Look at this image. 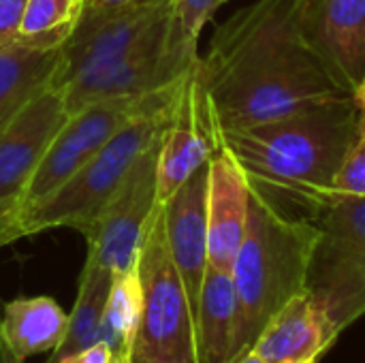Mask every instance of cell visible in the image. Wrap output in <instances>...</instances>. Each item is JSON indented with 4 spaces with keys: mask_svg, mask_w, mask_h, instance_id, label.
<instances>
[{
    "mask_svg": "<svg viewBox=\"0 0 365 363\" xmlns=\"http://www.w3.org/2000/svg\"><path fill=\"white\" fill-rule=\"evenodd\" d=\"M111 276L113 274L109 270H105L98 261L86 255L75 306L68 315L66 336L60 349L51 353L47 363H60L64 357L103 340V312L111 287Z\"/></svg>",
    "mask_w": 365,
    "mask_h": 363,
    "instance_id": "21",
    "label": "cell"
},
{
    "mask_svg": "<svg viewBox=\"0 0 365 363\" xmlns=\"http://www.w3.org/2000/svg\"><path fill=\"white\" fill-rule=\"evenodd\" d=\"M319 362H321V359H317V362H310V363H319Z\"/></svg>",
    "mask_w": 365,
    "mask_h": 363,
    "instance_id": "34",
    "label": "cell"
},
{
    "mask_svg": "<svg viewBox=\"0 0 365 363\" xmlns=\"http://www.w3.org/2000/svg\"><path fill=\"white\" fill-rule=\"evenodd\" d=\"M160 205L169 252L184 280L192 315H197L207 270V165L195 171Z\"/></svg>",
    "mask_w": 365,
    "mask_h": 363,
    "instance_id": "14",
    "label": "cell"
},
{
    "mask_svg": "<svg viewBox=\"0 0 365 363\" xmlns=\"http://www.w3.org/2000/svg\"><path fill=\"white\" fill-rule=\"evenodd\" d=\"M207 96L218 128H248L349 101L353 90L331 75H287L225 88Z\"/></svg>",
    "mask_w": 365,
    "mask_h": 363,
    "instance_id": "10",
    "label": "cell"
},
{
    "mask_svg": "<svg viewBox=\"0 0 365 363\" xmlns=\"http://www.w3.org/2000/svg\"><path fill=\"white\" fill-rule=\"evenodd\" d=\"M111 363H133V359H130V353H120V355H113Z\"/></svg>",
    "mask_w": 365,
    "mask_h": 363,
    "instance_id": "33",
    "label": "cell"
},
{
    "mask_svg": "<svg viewBox=\"0 0 365 363\" xmlns=\"http://www.w3.org/2000/svg\"><path fill=\"white\" fill-rule=\"evenodd\" d=\"M143 308V291L139 267L111 276V287L103 312V342L113 355L130 353Z\"/></svg>",
    "mask_w": 365,
    "mask_h": 363,
    "instance_id": "22",
    "label": "cell"
},
{
    "mask_svg": "<svg viewBox=\"0 0 365 363\" xmlns=\"http://www.w3.org/2000/svg\"><path fill=\"white\" fill-rule=\"evenodd\" d=\"M156 92L158 90L141 96L103 98L71 113L26 186L21 212L47 199L71 180L126 122L148 107Z\"/></svg>",
    "mask_w": 365,
    "mask_h": 363,
    "instance_id": "9",
    "label": "cell"
},
{
    "mask_svg": "<svg viewBox=\"0 0 365 363\" xmlns=\"http://www.w3.org/2000/svg\"><path fill=\"white\" fill-rule=\"evenodd\" d=\"M310 220L321 237L308 289L344 332L365 315V197L331 193Z\"/></svg>",
    "mask_w": 365,
    "mask_h": 363,
    "instance_id": "6",
    "label": "cell"
},
{
    "mask_svg": "<svg viewBox=\"0 0 365 363\" xmlns=\"http://www.w3.org/2000/svg\"><path fill=\"white\" fill-rule=\"evenodd\" d=\"M113 359V351L107 342H96L92 347H86L68 357H64L60 363H111Z\"/></svg>",
    "mask_w": 365,
    "mask_h": 363,
    "instance_id": "28",
    "label": "cell"
},
{
    "mask_svg": "<svg viewBox=\"0 0 365 363\" xmlns=\"http://www.w3.org/2000/svg\"><path fill=\"white\" fill-rule=\"evenodd\" d=\"M353 101H355V105H357L359 113H365V73H364V77L359 79V83H357L355 92H353Z\"/></svg>",
    "mask_w": 365,
    "mask_h": 363,
    "instance_id": "30",
    "label": "cell"
},
{
    "mask_svg": "<svg viewBox=\"0 0 365 363\" xmlns=\"http://www.w3.org/2000/svg\"><path fill=\"white\" fill-rule=\"evenodd\" d=\"M310 19L321 51L355 92L365 73V0H310Z\"/></svg>",
    "mask_w": 365,
    "mask_h": 363,
    "instance_id": "17",
    "label": "cell"
},
{
    "mask_svg": "<svg viewBox=\"0 0 365 363\" xmlns=\"http://www.w3.org/2000/svg\"><path fill=\"white\" fill-rule=\"evenodd\" d=\"M248 180L229 150L207 163V265L231 272L248 225Z\"/></svg>",
    "mask_w": 365,
    "mask_h": 363,
    "instance_id": "16",
    "label": "cell"
},
{
    "mask_svg": "<svg viewBox=\"0 0 365 363\" xmlns=\"http://www.w3.org/2000/svg\"><path fill=\"white\" fill-rule=\"evenodd\" d=\"M83 11L86 0H26L17 41L38 49H62Z\"/></svg>",
    "mask_w": 365,
    "mask_h": 363,
    "instance_id": "23",
    "label": "cell"
},
{
    "mask_svg": "<svg viewBox=\"0 0 365 363\" xmlns=\"http://www.w3.org/2000/svg\"><path fill=\"white\" fill-rule=\"evenodd\" d=\"M334 193L365 197V113H359L357 135L344 154V160L331 184Z\"/></svg>",
    "mask_w": 365,
    "mask_h": 363,
    "instance_id": "25",
    "label": "cell"
},
{
    "mask_svg": "<svg viewBox=\"0 0 365 363\" xmlns=\"http://www.w3.org/2000/svg\"><path fill=\"white\" fill-rule=\"evenodd\" d=\"M197 75L207 94L287 75L342 81L314 39L310 0H255L237 9L214 32Z\"/></svg>",
    "mask_w": 365,
    "mask_h": 363,
    "instance_id": "2",
    "label": "cell"
},
{
    "mask_svg": "<svg viewBox=\"0 0 365 363\" xmlns=\"http://www.w3.org/2000/svg\"><path fill=\"white\" fill-rule=\"evenodd\" d=\"M186 77L160 88L148 107L126 122L71 180L47 199L24 210L21 225L26 237L62 227L75 229L83 235L139 156L169 131Z\"/></svg>",
    "mask_w": 365,
    "mask_h": 363,
    "instance_id": "4",
    "label": "cell"
},
{
    "mask_svg": "<svg viewBox=\"0 0 365 363\" xmlns=\"http://www.w3.org/2000/svg\"><path fill=\"white\" fill-rule=\"evenodd\" d=\"M26 0H0V49L17 41Z\"/></svg>",
    "mask_w": 365,
    "mask_h": 363,
    "instance_id": "27",
    "label": "cell"
},
{
    "mask_svg": "<svg viewBox=\"0 0 365 363\" xmlns=\"http://www.w3.org/2000/svg\"><path fill=\"white\" fill-rule=\"evenodd\" d=\"M199 58L186 56L173 45H163L83 68L56 88L62 90L68 113H75L94 101L141 96L171 86L186 77Z\"/></svg>",
    "mask_w": 365,
    "mask_h": 363,
    "instance_id": "11",
    "label": "cell"
},
{
    "mask_svg": "<svg viewBox=\"0 0 365 363\" xmlns=\"http://www.w3.org/2000/svg\"><path fill=\"white\" fill-rule=\"evenodd\" d=\"M353 98L325 109L248 128H218L248 186L293 218H312L329 199L334 178L357 135Z\"/></svg>",
    "mask_w": 365,
    "mask_h": 363,
    "instance_id": "1",
    "label": "cell"
},
{
    "mask_svg": "<svg viewBox=\"0 0 365 363\" xmlns=\"http://www.w3.org/2000/svg\"><path fill=\"white\" fill-rule=\"evenodd\" d=\"M195 332L199 363H233L240 357V306L231 272L207 265Z\"/></svg>",
    "mask_w": 365,
    "mask_h": 363,
    "instance_id": "18",
    "label": "cell"
},
{
    "mask_svg": "<svg viewBox=\"0 0 365 363\" xmlns=\"http://www.w3.org/2000/svg\"><path fill=\"white\" fill-rule=\"evenodd\" d=\"M225 2L227 0H173L171 45L192 58H199V36Z\"/></svg>",
    "mask_w": 365,
    "mask_h": 363,
    "instance_id": "24",
    "label": "cell"
},
{
    "mask_svg": "<svg viewBox=\"0 0 365 363\" xmlns=\"http://www.w3.org/2000/svg\"><path fill=\"white\" fill-rule=\"evenodd\" d=\"M26 237L21 225V203L13 199H0V248Z\"/></svg>",
    "mask_w": 365,
    "mask_h": 363,
    "instance_id": "26",
    "label": "cell"
},
{
    "mask_svg": "<svg viewBox=\"0 0 365 363\" xmlns=\"http://www.w3.org/2000/svg\"><path fill=\"white\" fill-rule=\"evenodd\" d=\"M0 363H26V362H21V359H15L13 355H9L6 351H2V349H0Z\"/></svg>",
    "mask_w": 365,
    "mask_h": 363,
    "instance_id": "32",
    "label": "cell"
},
{
    "mask_svg": "<svg viewBox=\"0 0 365 363\" xmlns=\"http://www.w3.org/2000/svg\"><path fill=\"white\" fill-rule=\"evenodd\" d=\"M160 143L163 139L139 156L92 227L83 233L88 257L98 261L111 274L137 267L148 223L158 205Z\"/></svg>",
    "mask_w": 365,
    "mask_h": 363,
    "instance_id": "8",
    "label": "cell"
},
{
    "mask_svg": "<svg viewBox=\"0 0 365 363\" xmlns=\"http://www.w3.org/2000/svg\"><path fill=\"white\" fill-rule=\"evenodd\" d=\"M319 237L310 218L287 216L250 188L246 235L231 267L240 306V355L252 349L276 312L308 289Z\"/></svg>",
    "mask_w": 365,
    "mask_h": 363,
    "instance_id": "3",
    "label": "cell"
},
{
    "mask_svg": "<svg viewBox=\"0 0 365 363\" xmlns=\"http://www.w3.org/2000/svg\"><path fill=\"white\" fill-rule=\"evenodd\" d=\"M340 334L325 304L306 289L274 315L250 351L267 363H310L321 359Z\"/></svg>",
    "mask_w": 365,
    "mask_h": 363,
    "instance_id": "15",
    "label": "cell"
},
{
    "mask_svg": "<svg viewBox=\"0 0 365 363\" xmlns=\"http://www.w3.org/2000/svg\"><path fill=\"white\" fill-rule=\"evenodd\" d=\"M199 64V62H197ZM218 150V124L197 66L184 81L173 120L158 152V203L167 201Z\"/></svg>",
    "mask_w": 365,
    "mask_h": 363,
    "instance_id": "12",
    "label": "cell"
},
{
    "mask_svg": "<svg viewBox=\"0 0 365 363\" xmlns=\"http://www.w3.org/2000/svg\"><path fill=\"white\" fill-rule=\"evenodd\" d=\"M171 13L173 0H141L109 11L86 9L75 32L60 49L62 62L53 86L83 68L171 45Z\"/></svg>",
    "mask_w": 365,
    "mask_h": 363,
    "instance_id": "7",
    "label": "cell"
},
{
    "mask_svg": "<svg viewBox=\"0 0 365 363\" xmlns=\"http://www.w3.org/2000/svg\"><path fill=\"white\" fill-rule=\"evenodd\" d=\"M68 116L62 90L49 83L0 128V199L21 203L26 186Z\"/></svg>",
    "mask_w": 365,
    "mask_h": 363,
    "instance_id": "13",
    "label": "cell"
},
{
    "mask_svg": "<svg viewBox=\"0 0 365 363\" xmlns=\"http://www.w3.org/2000/svg\"><path fill=\"white\" fill-rule=\"evenodd\" d=\"M141 0H86V9L90 11H109V9H120L126 4H135Z\"/></svg>",
    "mask_w": 365,
    "mask_h": 363,
    "instance_id": "29",
    "label": "cell"
},
{
    "mask_svg": "<svg viewBox=\"0 0 365 363\" xmlns=\"http://www.w3.org/2000/svg\"><path fill=\"white\" fill-rule=\"evenodd\" d=\"M60 49H38L15 41L0 49V128L43 88L56 81Z\"/></svg>",
    "mask_w": 365,
    "mask_h": 363,
    "instance_id": "20",
    "label": "cell"
},
{
    "mask_svg": "<svg viewBox=\"0 0 365 363\" xmlns=\"http://www.w3.org/2000/svg\"><path fill=\"white\" fill-rule=\"evenodd\" d=\"M137 267L143 308L130 349L133 363H199L195 315L169 252L160 203L148 223Z\"/></svg>",
    "mask_w": 365,
    "mask_h": 363,
    "instance_id": "5",
    "label": "cell"
},
{
    "mask_svg": "<svg viewBox=\"0 0 365 363\" xmlns=\"http://www.w3.org/2000/svg\"><path fill=\"white\" fill-rule=\"evenodd\" d=\"M66 329L68 315L49 295L15 297L0 308V349L21 362L56 353Z\"/></svg>",
    "mask_w": 365,
    "mask_h": 363,
    "instance_id": "19",
    "label": "cell"
},
{
    "mask_svg": "<svg viewBox=\"0 0 365 363\" xmlns=\"http://www.w3.org/2000/svg\"><path fill=\"white\" fill-rule=\"evenodd\" d=\"M233 363H267V362H263L255 351H246L244 355H240V357H237Z\"/></svg>",
    "mask_w": 365,
    "mask_h": 363,
    "instance_id": "31",
    "label": "cell"
}]
</instances>
